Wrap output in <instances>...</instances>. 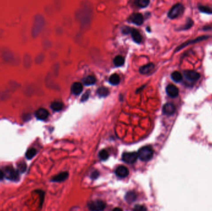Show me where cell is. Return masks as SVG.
I'll list each match as a JSON object with an SVG mask.
<instances>
[{
	"instance_id": "4",
	"label": "cell",
	"mask_w": 212,
	"mask_h": 211,
	"mask_svg": "<svg viewBox=\"0 0 212 211\" xmlns=\"http://www.w3.org/2000/svg\"><path fill=\"white\" fill-rule=\"evenodd\" d=\"M138 153L125 152L122 155V160L127 164H133L138 159Z\"/></svg>"
},
{
	"instance_id": "7",
	"label": "cell",
	"mask_w": 212,
	"mask_h": 211,
	"mask_svg": "<svg viewBox=\"0 0 212 211\" xmlns=\"http://www.w3.org/2000/svg\"><path fill=\"white\" fill-rule=\"evenodd\" d=\"M166 90L167 94L172 98L177 97L178 95H179V92L178 88L176 87V85H173V84L168 85L167 86Z\"/></svg>"
},
{
	"instance_id": "28",
	"label": "cell",
	"mask_w": 212,
	"mask_h": 211,
	"mask_svg": "<svg viewBox=\"0 0 212 211\" xmlns=\"http://www.w3.org/2000/svg\"><path fill=\"white\" fill-rule=\"evenodd\" d=\"M133 211H146V209L143 205H137L134 208Z\"/></svg>"
},
{
	"instance_id": "27",
	"label": "cell",
	"mask_w": 212,
	"mask_h": 211,
	"mask_svg": "<svg viewBox=\"0 0 212 211\" xmlns=\"http://www.w3.org/2000/svg\"><path fill=\"white\" fill-rule=\"evenodd\" d=\"M199 9L200 11L203 12L207 13V14H212V9L209 7L202 6L199 7Z\"/></svg>"
},
{
	"instance_id": "15",
	"label": "cell",
	"mask_w": 212,
	"mask_h": 211,
	"mask_svg": "<svg viewBox=\"0 0 212 211\" xmlns=\"http://www.w3.org/2000/svg\"><path fill=\"white\" fill-rule=\"evenodd\" d=\"M130 32L133 40L136 43H137V44H139L142 40V37L140 34V33L136 29L132 30Z\"/></svg>"
},
{
	"instance_id": "9",
	"label": "cell",
	"mask_w": 212,
	"mask_h": 211,
	"mask_svg": "<svg viewBox=\"0 0 212 211\" xmlns=\"http://www.w3.org/2000/svg\"><path fill=\"white\" fill-rule=\"evenodd\" d=\"M130 20L131 22L135 24H136L137 26H140L143 23L144 19L142 14L136 13L133 14V15L130 17Z\"/></svg>"
},
{
	"instance_id": "32",
	"label": "cell",
	"mask_w": 212,
	"mask_h": 211,
	"mask_svg": "<svg viewBox=\"0 0 212 211\" xmlns=\"http://www.w3.org/2000/svg\"><path fill=\"white\" fill-rule=\"evenodd\" d=\"M113 211H123V210H122V209H120V208H115V209L113 210Z\"/></svg>"
},
{
	"instance_id": "6",
	"label": "cell",
	"mask_w": 212,
	"mask_h": 211,
	"mask_svg": "<svg viewBox=\"0 0 212 211\" xmlns=\"http://www.w3.org/2000/svg\"><path fill=\"white\" fill-rule=\"evenodd\" d=\"M184 74L186 78L190 81H197L200 78V74L195 71L187 70L184 72Z\"/></svg>"
},
{
	"instance_id": "29",
	"label": "cell",
	"mask_w": 212,
	"mask_h": 211,
	"mask_svg": "<svg viewBox=\"0 0 212 211\" xmlns=\"http://www.w3.org/2000/svg\"><path fill=\"white\" fill-rule=\"evenodd\" d=\"M89 97V93L88 92H86L83 95V97L81 98V101L82 102H84L86 100H87L88 99Z\"/></svg>"
},
{
	"instance_id": "10",
	"label": "cell",
	"mask_w": 212,
	"mask_h": 211,
	"mask_svg": "<svg viewBox=\"0 0 212 211\" xmlns=\"http://www.w3.org/2000/svg\"><path fill=\"white\" fill-rule=\"evenodd\" d=\"M49 113L48 110L45 108H40L38 109L36 113V117L37 119L40 120H44L49 117Z\"/></svg>"
},
{
	"instance_id": "16",
	"label": "cell",
	"mask_w": 212,
	"mask_h": 211,
	"mask_svg": "<svg viewBox=\"0 0 212 211\" xmlns=\"http://www.w3.org/2000/svg\"><path fill=\"white\" fill-rule=\"evenodd\" d=\"M96 79L94 76H89L83 80V83L86 85H91L94 84L96 83Z\"/></svg>"
},
{
	"instance_id": "23",
	"label": "cell",
	"mask_w": 212,
	"mask_h": 211,
	"mask_svg": "<svg viewBox=\"0 0 212 211\" xmlns=\"http://www.w3.org/2000/svg\"><path fill=\"white\" fill-rule=\"evenodd\" d=\"M125 199L128 203H132L136 199V194L133 192H129L125 196Z\"/></svg>"
},
{
	"instance_id": "21",
	"label": "cell",
	"mask_w": 212,
	"mask_h": 211,
	"mask_svg": "<svg viewBox=\"0 0 212 211\" xmlns=\"http://www.w3.org/2000/svg\"><path fill=\"white\" fill-rule=\"evenodd\" d=\"M97 93L100 97H105L109 94V90L107 88L102 87L98 90Z\"/></svg>"
},
{
	"instance_id": "2",
	"label": "cell",
	"mask_w": 212,
	"mask_h": 211,
	"mask_svg": "<svg viewBox=\"0 0 212 211\" xmlns=\"http://www.w3.org/2000/svg\"><path fill=\"white\" fill-rule=\"evenodd\" d=\"M184 6L180 3L177 4L170 9V11L168 12L167 16L170 19H174L180 16L184 12Z\"/></svg>"
},
{
	"instance_id": "30",
	"label": "cell",
	"mask_w": 212,
	"mask_h": 211,
	"mask_svg": "<svg viewBox=\"0 0 212 211\" xmlns=\"http://www.w3.org/2000/svg\"><path fill=\"white\" fill-rule=\"evenodd\" d=\"M98 176H99V172L97 171H96L93 173L92 175H91V177H92L93 179H96V178H98Z\"/></svg>"
},
{
	"instance_id": "31",
	"label": "cell",
	"mask_w": 212,
	"mask_h": 211,
	"mask_svg": "<svg viewBox=\"0 0 212 211\" xmlns=\"http://www.w3.org/2000/svg\"><path fill=\"white\" fill-rule=\"evenodd\" d=\"M4 176V173L1 170H0V180H1L3 179Z\"/></svg>"
},
{
	"instance_id": "17",
	"label": "cell",
	"mask_w": 212,
	"mask_h": 211,
	"mask_svg": "<svg viewBox=\"0 0 212 211\" xmlns=\"http://www.w3.org/2000/svg\"><path fill=\"white\" fill-rule=\"evenodd\" d=\"M109 83L112 85H117L120 83V76L117 74H114L109 78Z\"/></svg>"
},
{
	"instance_id": "18",
	"label": "cell",
	"mask_w": 212,
	"mask_h": 211,
	"mask_svg": "<svg viewBox=\"0 0 212 211\" xmlns=\"http://www.w3.org/2000/svg\"><path fill=\"white\" fill-rule=\"evenodd\" d=\"M63 105L60 102H54L51 104V108L55 112H59L62 110Z\"/></svg>"
},
{
	"instance_id": "24",
	"label": "cell",
	"mask_w": 212,
	"mask_h": 211,
	"mask_svg": "<svg viewBox=\"0 0 212 211\" xmlns=\"http://www.w3.org/2000/svg\"><path fill=\"white\" fill-rule=\"evenodd\" d=\"M149 3H150V1H148V0H138V1H135L136 5L142 8L147 7Z\"/></svg>"
},
{
	"instance_id": "13",
	"label": "cell",
	"mask_w": 212,
	"mask_h": 211,
	"mask_svg": "<svg viewBox=\"0 0 212 211\" xmlns=\"http://www.w3.org/2000/svg\"><path fill=\"white\" fill-rule=\"evenodd\" d=\"M154 68H155V65L153 63H150L142 66L141 68H139V72H140V73H142V74H146L150 73L151 71L153 70Z\"/></svg>"
},
{
	"instance_id": "26",
	"label": "cell",
	"mask_w": 212,
	"mask_h": 211,
	"mask_svg": "<svg viewBox=\"0 0 212 211\" xmlns=\"http://www.w3.org/2000/svg\"><path fill=\"white\" fill-rule=\"evenodd\" d=\"M17 169H18V170L19 172H21V173L25 172L26 170V169H27L26 164L25 162H20L17 165Z\"/></svg>"
},
{
	"instance_id": "25",
	"label": "cell",
	"mask_w": 212,
	"mask_h": 211,
	"mask_svg": "<svg viewBox=\"0 0 212 211\" xmlns=\"http://www.w3.org/2000/svg\"><path fill=\"white\" fill-rule=\"evenodd\" d=\"M99 156L100 159L101 160H107L108 159V157H109V153H108V152L107 151H106L102 150V151H100V152H99Z\"/></svg>"
},
{
	"instance_id": "1",
	"label": "cell",
	"mask_w": 212,
	"mask_h": 211,
	"mask_svg": "<svg viewBox=\"0 0 212 211\" xmlns=\"http://www.w3.org/2000/svg\"><path fill=\"white\" fill-rule=\"evenodd\" d=\"M153 155V151L150 147L145 146L142 147L138 152V156L142 161L150 160Z\"/></svg>"
},
{
	"instance_id": "3",
	"label": "cell",
	"mask_w": 212,
	"mask_h": 211,
	"mask_svg": "<svg viewBox=\"0 0 212 211\" xmlns=\"http://www.w3.org/2000/svg\"><path fill=\"white\" fill-rule=\"evenodd\" d=\"M6 178L13 181H16L19 180V174L17 171L14 170L11 167H6L4 168V174Z\"/></svg>"
},
{
	"instance_id": "22",
	"label": "cell",
	"mask_w": 212,
	"mask_h": 211,
	"mask_svg": "<svg viewBox=\"0 0 212 211\" xmlns=\"http://www.w3.org/2000/svg\"><path fill=\"white\" fill-rule=\"evenodd\" d=\"M37 151L33 148H31L28 149L26 153V157L28 160H31L32 158L34 157V156L36 155Z\"/></svg>"
},
{
	"instance_id": "14",
	"label": "cell",
	"mask_w": 212,
	"mask_h": 211,
	"mask_svg": "<svg viewBox=\"0 0 212 211\" xmlns=\"http://www.w3.org/2000/svg\"><path fill=\"white\" fill-rule=\"evenodd\" d=\"M68 176V174L67 172H63L57 175L52 179V181L54 182H61L65 180Z\"/></svg>"
},
{
	"instance_id": "20",
	"label": "cell",
	"mask_w": 212,
	"mask_h": 211,
	"mask_svg": "<svg viewBox=\"0 0 212 211\" xmlns=\"http://www.w3.org/2000/svg\"><path fill=\"white\" fill-rule=\"evenodd\" d=\"M124 63H125V59L122 56H117L114 60V65L117 67L123 66Z\"/></svg>"
},
{
	"instance_id": "5",
	"label": "cell",
	"mask_w": 212,
	"mask_h": 211,
	"mask_svg": "<svg viewBox=\"0 0 212 211\" xmlns=\"http://www.w3.org/2000/svg\"><path fill=\"white\" fill-rule=\"evenodd\" d=\"M89 207L90 210L92 211H103L105 208V204L103 201L98 200L91 202Z\"/></svg>"
},
{
	"instance_id": "11",
	"label": "cell",
	"mask_w": 212,
	"mask_h": 211,
	"mask_svg": "<svg viewBox=\"0 0 212 211\" xmlns=\"http://www.w3.org/2000/svg\"><path fill=\"white\" fill-rule=\"evenodd\" d=\"M115 174L120 178H125L128 175L129 171L127 167L123 166L119 167L115 170Z\"/></svg>"
},
{
	"instance_id": "19",
	"label": "cell",
	"mask_w": 212,
	"mask_h": 211,
	"mask_svg": "<svg viewBox=\"0 0 212 211\" xmlns=\"http://www.w3.org/2000/svg\"><path fill=\"white\" fill-rule=\"evenodd\" d=\"M171 78L172 79L175 81L176 83L181 82L182 79V75L178 71L173 72L171 74Z\"/></svg>"
},
{
	"instance_id": "8",
	"label": "cell",
	"mask_w": 212,
	"mask_h": 211,
	"mask_svg": "<svg viewBox=\"0 0 212 211\" xmlns=\"http://www.w3.org/2000/svg\"><path fill=\"white\" fill-rule=\"evenodd\" d=\"M176 111V107L174 105L171 103H166L162 108L163 113L166 115H172Z\"/></svg>"
},
{
	"instance_id": "12",
	"label": "cell",
	"mask_w": 212,
	"mask_h": 211,
	"mask_svg": "<svg viewBox=\"0 0 212 211\" xmlns=\"http://www.w3.org/2000/svg\"><path fill=\"white\" fill-rule=\"evenodd\" d=\"M71 91L73 94L79 95L83 91V85L80 83H75L72 85Z\"/></svg>"
}]
</instances>
